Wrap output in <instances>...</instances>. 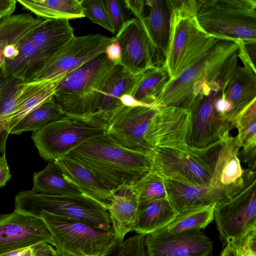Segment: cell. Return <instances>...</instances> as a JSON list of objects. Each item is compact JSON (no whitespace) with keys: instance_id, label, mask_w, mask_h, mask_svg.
I'll list each match as a JSON object with an SVG mask.
<instances>
[{"instance_id":"obj_1","label":"cell","mask_w":256,"mask_h":256,"mask_svg":"<svg viewBox=\"0 0 256 256\" xmlns=\"http://www.w3.org/2000/svg\"><path fill=\"white\" fill-rule=\"evenodd\" d=\"M238 51L236 41L219 40L198 60L174 80H170L154 105L189 110L196 98L222 86L232 76Z\"/></svg>"},{"instance_id":"obj_2","label":"cell","mask_w":256,"mask_h":256,"mask_svg":"<svg viewBox=\"0 0 256 256\" xmlns=\"http://www.w3.org/2000/svg\"><path fill=\"white\" fill-rule=\"evenodd\" d=\"M66 156L86 168L111 190L135 182L150 170L145 154L121 146L106 133L84 141Z\"/></svg>"},{"instance_id":"obj_3","label":"cell","mask_w":256,"mask_h":256,"mask_svg":"<svg viewBox=\"0 0 256 256\" xmlns=\"http://www.w3.org/2000/svg\"><path fill=\"white\" fill-rule=\"evenodd\" d=\"M118 62L102 53L58 82L52 97L66 114L88 116L100 110L104 88Z\"/></svg>"},{"instance_id":"obj_4","label":"cell","mask_w":256,"mask_h":256,"mask_svg":"<svg viewBox=\"0 0 256 256\" xmlns=\"http://www.w3.org/2000/svg\"><path fill=\"white\" fill-rule=\"evenodd\" d=\"M171 10L170 37L164 64L174 80L220 39L206 33L196 17L198 0H168Z\"/></svg>"},{"instance_id":"obj_5","label":"cell","mask_w":256,"mask_h":256,"mask_svg":"<svg viewBox=\"0 0 256 256\" xmlns=\"http://www.w3.org/2000/svg\"><path fill=\"white\" fill-rule=\"evenodd\" d=\"M196 17L202 30L217 38L256 40V0H198Z\"/></svg>"},{"instance_id":"obj_6","label":"cell","mask_w":256,"mask_h":256,"mask_svg":"<svg viewBox=\"0 0 256 256\" xmlns=\"http://www.w3.org/2000/svg\"><path fill=\"white\" fill-rule=\"evenodd\" d=\"M14 205V210L36 217L45 212L77 219L98 228L114 230L108 210L84 194L52 196L32 190L18 193Z\"/></svg>"},{"instance_id":"obj_7","label":"cell","mask_w":256,"mask_h":256,"mask_svg":"<svg viewBox=\"0 0 256 256\" xmlns=\"http://www.w3.org/2000/svg\"><path fill=\"white\" fill-rule=\"evenodd\" d=\"M107 130L106 122L96 116L64 114L34 132L32 138L43 159L54 161L84 141L106 134Z\"/></svg>"},{"instance_id":"obj_8","label":"cell","mask_w":256,"mask_h":256,"mask_svg":"<svg viewBox=\"0 0 256 256\" xmlns=\"http://www.w3.org/2000/svg\"><path fill=\"white\" fill-rule=\"evenodd\" d=\"M53 240L62 256H100L116 241L114 230L93 227L80 220L40 212Z\"/></svg>"},{"instance_id":"obj_9","label":"cell","mask_w":256,"mask_h":256,"mask_svg":"<svg viewBox=\"0 0 256 256\" xmlns=\"http://www.w3.org/2000/svg\"><path fill=\"white\" fill-rule=\"evenodd\" d=\"M244 183L216 204L214 220L224 244H232L256 228V172L244 169Z\"/></svg>"},{"instance_id":"obj_10","label":"cell","mask_w":256,"mask_h":256,"mask_svg":"<svg viewBox=\"0 0 256 256\" xmlns=\"http://www.w3.org/2000/svg\"><path fill=\"white\" fill-rule=\"evenodd\" d=\"M240 148L236 136L230 132L204 148H193L210 172V192L227 196L243 185L244 170L238 158Z\"/></svg>"},{"instance_id":"obj_11","label":"cell","mask_w":256,"mask_h":256,"mask_svg":"<svg viewBox=\"0 0 256 256\" xmlns=\"http://www.w3.org/2000/svg\"><path fill=\"white\" fill-rule=\"evenodd\" d=\"M150 170L163 179L208 188L211 176L192 147H154L146 154Z\"/></svg>"},{"instance_id":"obj_12","label":"cell","mask_w":256,"mask_h":256,"mask_svg":"<svg viewBox=\"0 0 256 256\" xmlns=\"http://www.w3.org/2000/svg\"><path fill=\"white\" fill-rule=\"evenodd\" d=\"M114 40L100 34L74 36L27 83L61 79L105 52Z\"/></svg>"},{"instance_id":"obj_13","label":"cell","mask_w":256,"mask_h":256,"mask_svg":"<svg viewBox=\"0 0 256 256\" xmlns=\"http://www.w3.org/2000/svg\"><path fill=\"white\" fill-rule=\"evenodd\" d=\"M158 108L122 104L106 120V134L121 146L146 154L152 148L145 141L144 136Z\"/></svg>"},{"instance_id":"obj_14","label":"cell","mask_w":256,"mask_h":256,"mask_svg":"<svg viewBox=\"0 0 256 256\" xmlns=\"http://www.w3.org/2000/svg\"><path fill=\"white\" fill-rule=\"evenodd\" d=\"M222 90L198 96L189 110L190 118L186 143L190 146L204 148L229 133L232 124L220 117L214 108L216 98Z\"/></svg>"},{"instance_id":"obj_15","label":"cell","mask_w":256,"mask_h":256,"mask_svg":"<svg viewBox=\"0 0 256 256\" xmlns=\"http://www.w3.org/2000/svg\"><path fill=\"white\" fill-rule=\"evenodd\" d=\"M42 242L54 244L52 234L41 218L16 210L0 215V254Z\"/></svg>"},{"instance_id":"obj_16","label":"cell","mask_w":256,"mask_h":256,"mask_svg":"<svg viewBox=\"0 0 256 256\" xmlns=\"http://www.w3.org/2000/svg\"><path fill=\"white\" fill-rule=\"evenodd\" d=\"M121 50L120 64L134 75L153 66H162L143 27L134 18L128 20L115 35Z\"/></svg>"},{"instance_id":"obj_17","label":"cell","mask_w":256,"mask_h":256,"mask_svg":"<svg viewBox=\"0 0 256 256\" xmlns=\"http://www.w3.org/2000/svg\"><path fill=\"white\" fill-rule=\"evenodd\" d=\"M190 118L188 110L162 106L152 118L144 139L150 148L184 146L187 144Z\"/></svg>"},{"instance_id":"obj_18","label":"cell","mask_w":256,"mask_h":256,"mask_svg":"<svg viewBox=\"0 0 256 256\" xmlns=\"http://www.w3.org/2000/svg\"><path fill=\"white\" fill-rule=\"evenodd\" d=\"M148 256H208L213 244L202 230L168 236H146Z\"/></svg>"},{"instance_id":"obj_19","label":"cell","mask_w":256,"mask_h":256,"mask_svg":"<svg viewBox=\"0 0 256 256\" xmlns=\"http://www.w3.org/2000/svg\"><path fill=\"white\" fill-rule=\"evenodd\" d=\"M170 15L168 0H146L141 13L135 17L143 27L162 66L168 46Z\"/></svg>"},{"instance_id":"obj_20","label":"cell","mask_w":256,"mask_h":256,"mask_svg":"<svg viewBox=\"0 0 256 256\" xmlns=\"http://www.w3.org/2000/svg\"><path fill=\"white\" fill-rule=\"evenodd\" d=\"M112 192L108 210L116 237L124 240L126 234L132 231L139 206L138 196L133 184L120 185Z\"/></svg>"},{"instance_id":"obj_21","label":"cell","mask_w":256,"mask_h":256,"mask_svg":"<svg viewBox=\"0 0 256 256\" xmlns=\"http://www.w3.org/2000/svg\"><path fill=\"white\" fill-rule=\"evenodd\" d=\"M54 162L68 182L108 210L113 198L112 190L105 186L86 168L68 157L64 156Z\"/></svg>"},{"instance_id":"obj_22","label":"cell","mask_w":256,"mask_h":256,"mask_svg":"<svg viewBox=\"0 0 256 256\" xmlns=\"http://www.w3.org/2000/svg\"><path fill=\"white\" fill-rule=\"evenodd\" d=\"M221 95L231 105L228 120L232 122L237 114L256 98V72L248 66L239 65L222 87Z\"/></svg>"},{"instance_id":"obj_23","label":"cell","mask_w":256,"mask_h":256,"mask_svg":"<svg viewBox=\"0 0 256 256\" xmlns=\"http://www.w3.org/2000/svg\"><path fill=\"white\" fill-rule=\"evenodd\" d=\"M168 198L178 212L216 203L224 196L208 188L164 179Z\"/></svg>"},{"instance_id":"obj_24","label":"cell","mask_w":256,"mask_h":256,"mask_svg":"<svg viewBox=\"0 0 256 256\" xmlns=\"http://www.w3.org/2000/svg\"><path fill=\"white\" fill-rule=\"evenodd\" d=\"M61 79L24 84L9 120V132L26 115L52 98Z\"/></svg>"},{"instance_id":"obj_25","label":"cell","mask_w":256,"mask_h":256,"mask_svg":"<svg viewBox=\"0 0 256 256\" xmlns=\"http://www.w3.org/2000/svg\"><path fill=\"white\" fill-rule=\"evenodd\" d=\"M178 212L168 198L139 204L132 231L147 235L166 226Z\"/></svg>"},{"instance_id":"obj_26","label":"cell","mask_w":256,"mask_h":256,"mask_svg":"<svg viewBox=\"0 0 256 256\" xmlns=\"http://www.w3.org/2000/svg\"><path fill=\"white\" fill-rule=\"evenodd\" d=\"M74 36L69 20L44 19L26 38L37 47L58 52Z\"/></svg>"},{"instance_id":"obj_27","label":"cell","mask_w":256,"mask_h":256,"mask_svg":"<svg viewBox=\"0 0 256 256\" xmlns=\"http://www.w3.org/2000/svg\"><path fill=\"white\" fill-rule=\"evenodd\" d=\"M139 75L132 74L118 64L107 82L100 108L95 116L106 122L110 114L122 105L120 98L125 94L132 96Z\"/></svg>"},{"instance_id":"obj_28","label":"cell","mask_w":256,"mask_h":256,"mask_svg":"<svg viewBox=\"0 0 256 256\" xmlns=\"http://www.w3.org/2000/svg\"><path fill=\"white\" fill-rule=\"evenodd\" d=\"M83 0H18L24 8L44 19L68 20L85 17Z\"/></svg>"},{"instance_id":"obj_29","label":"cell","mask_w":256,"mask_h":256,"mask_svg":"<svg viewBox=\"0 0 256 256\" xmlns=\"http://www.w3.org/2000/svg\"><path fill=\"white\" fill-rule=\"evenodd\" d=\"M44 20L27 13L12 14L0 20V67L4 64L6 48L20 43Z\"/></svg>"},{"instance_id":"obj_30","label":"cell","mask_w":256,"mask_h":256,"mask_svg":"<svg viewBox=\"0 0 256 256\" xmlns=\"http://www.w3.org/2000/svg\"><path fill=\"white\" fill-rule=\"evenodd\" d=\"M32 190L52 196L81 195L82 192L68 182L54 161H49L42 170L33 176Z\"/></svg>"},{"instance_id":"obj_31","label":"cell","mask_w":256,"mask_h":256,"mask_svg":"<svg viewBox=\"0 0 256 256\" xmlns=\"http://www.w3.org/2000/svg\"><path fill=\"white\" fill-rule=\"evenodd\" d=\"M215 205L211 204L178 212L168 224L151 234L163 236L202 230L214 220Z\"/></svg>"},{"instance_id":"obj_32","label":"cell","mask_w":256,"mask_h":256,"mask_svg":"<svg viewBox=\"0 0 256 256\" xmlns=\"http://www.w3.org/2000/svg\"><path fill=\"white\" fill-rule=\"evenodd\" d=\"M170 80L164 66L149 68L140 74L132 96L142 102L155 106Z\"/></svg>"},{"instance_id":"obj_33","label":"cell","mask_w":256,"mask_h":256,"mask_svg":"<svg viewBox=\"0 0 256 256\" xmlns=\"http://www.w3.org/2000/svg\"><path fill=\"white\" fill-rule=\"evenodd\" d=\"M24 83L9 74L4 66L0 67V128L8 130L11 114Z\"/></svg>"},{"instance_id":"obj_34","label":"cell","mask_w":256,"mask_h":256,"mask_svg":"<svg viewBox=\"0 0 256 256\" xmlns=\"http://www.w3.org/2000/svg\"><path fill=\"white\" fill-rule=\"evenodd\" d=\"M64 114L52 98L24 117L10 130V134H18L26 131L36 132Z\"/></svg>"},{"instance_id":"obj_35","label":"cell","mask_w":256,"mask_h":256,"mask_svg":"<svg viewBox=\"0 0 256 256\" xmlns=\"http://www.w3.org/2000/svg\"><path fill=\"white\" fill-rule=\"evenodd\" d=\"M133 185L138 196L139 204L168 198L164 180L150 170Z\"/></svg>"},{"instance_id":"obj_36","label":"cell","mask_w":256,"mask_h":256,"mask_svg":"<svg viewBox=\"0 0 256 256\" xmlns=\"http://www.w3.org/2000/svg\"><path fill=\"white\" fill-rule=\"evenodd\" d=\"M82 6L84 16L90 20L115 34L114 29L109 17L104 0H83Z\"/></svg>"},{"instance_id":"obj_37","label":"cell","mask_w":256,"mask_h":256,"mask_svg":"<svg viewBox=\"0 0 256 256\" xmlns=\"http://www.w3.org/2000/svg\"><path fill=\"white\" fill-rule=\"evenodd\" d=\"M110 20L115 31V35L122 29L129 19L126 17V10L124 0H104Z\"/></svg>"},{"instance_id":"obj_38","label":"cell","mask_w":256,"mask_h":256,"mask_svg":"<svg viewBox=\"0 0 256 256\" xmlns=\"http://www.w3.org/2000/svg\"><path fill=\"white\" fill-rule=\"evenodd\" d=\"M146 236L136 234L124 240L120 256H148L144 242Z\"/></svg>"},{"instance_id":"obj_39","label":"cell","mask_w":256,"mask_h":256,"mask_svg":"<svg viewBox=\"0 0 256 256\" xmlns=\"http://www.w3.org/2000/svg\"><path fill=\"white\" fill-rule=\"evenodd\" d=\"M238 57L243 65L256 70V40H237Z\"/></svg>"},{"instance_id":"obj_40","label":"cell","mask_w":256,"mask_h":256,"mask_svg":"<svg viewBox=\"0 0 256 256\" xmlns=\"http://www.w3.org/2000/svg\"><path fill=\"white\" fill-rule=\"evenodd\" d=\"M231 246L236 249L237 256H256V228Z\"/></svg>"},{"instance_id":"obj_41","label":"cell","mask_w":256,"mask_h":256,"mask_svg":"<svg viewBox=\"0 0 256 256\" xmlns=\"http://www.w3.org/2000/svg\"><path fill=\"white\" fill-rule=\"evenodd\" d=\"M254 120H256V98L238 113L232 122L234 128L240 131Z\"/></svg>"},{"instance_id":"obj_42","label":"cell","mask_w":256,"mask_h":256,"mask_svg":"<svg viewBox=\"0 0 256 256\" xmlns=\"http://www.w3.org/2000/svg\"><path fill=\"white\" fill-rule=\"evenodd\" d=\"M236 136L240 148L256 144V120L252 122L244 128L238 131Z\"/></svg>"},{"instance_id":"obj_43","label":"cell","mask_w":256,"mask_h":256,"mask_svg":"<svg viewBox=\"0 0 256 256\" xmlns=\"http://www.w3.org/2000/svg\"><path fill=\"white\" fill-rule=\"evenodd\" d=\"M240 162L244 163L248 168L256 171V144L241 148L238 152Z\"/></svg>"},{"instance_id":"obj_44","label":"cell","mask_w":256,"mask_h":256,"mask_svg":"<svg viewBox=\"0 0 256 256\" xmlns=\"http://www.w3.org/2000/svg\"><path fill=\"white\" fill-rule=\"evenodd\" d=\"M33 256H62L52 245L42 242L31 246Z\"/></svg>"},{"instance_id":"obj_45","label":"cell","mask_w":256,"mask_h":256,"mask_svg":"<svg viewBox=\"0 0 256 256\" xmlns=\"http://www.w3.org/2000/svg\"><path fill=\"white\" fill-rule=\"evenodd\" d=\"M105 53L108 60L114 62H118L121 56L120 46L115 39L106 47Z\"/></svg>"},{"instance_id":"obj_46","label":"cell","mask_w":256,"mask_h":256,"mask_svg":"<svg viewBox=\"0 0 256 256\" xmlns=\"http://www.w3.org/2000/svg\"><path fill=\"white\" fill-rule=\"evenodd\" d=\"M12 176L6 158V154H0V188L5 186Z\"/></svg>"},{"instance_id":"obj_47","label":"cell","mask_w":256,"mask_h":256,"mask_svg":"<svg viewBox=\"0 0 256 256\" xmlns=\"http://www.w3.org/2000/svg\"><path fill=\"white\" fill-rule=\"evenodd\" d=\"M119 99L122 104L128 107L145 106L154 108H160L162 107L142 102L136 100L132 95L128 94L122 95Z\"/></svg>"},{"instance_id":"obj_48","label":"cell","mask_w":256,"mask_h":256,"mask_svg":"<svg viewBox=\"0 0 256 256\" xmlns=\"http://www.w3.org/2000/svg\"><path fill=\"white\" fill-rule=\"evenodd\" d=\"M15 0H0V14L2 17L12 15L16 8Z\"/></svg>"},{"instance_id":"obj_49","label":"cell","mask_w":256,"mask_h":256,"mask_svg":"<svg viewBox=\"0 0 256 256\" xmlns=\"http://www.w3.org/2000/svg\"><path fill=\"white\" fill-rule=\"evenodd\" d=\"M124 240L117 239L116 241L104 254L100 256H120L121 245Z\"/></svg>"},{"instance_id":"obj_50","label":"cell","mask_w":256,"mask_h":256,"mask_svg":"<svg viewBox=\"0 0 256 256\" xmlns=\"http://www.w3.org/2000/svg\"><path fill=\"white\" fill-rule=\"evenodd\" d=\"M30 248V247H29ZM29 248L0 254V256H20Z\"/></svg>"},{"instance_id":"obj_51","label":"cell","mask_w":256,"mask_h":256,"mask_svg":"<svg viewBox=\"0 0 256 256\" xmlns=\"http://www.w3.org/2000/svg\"><path fill=\"white\" fill-rule=\"evenodd\" d=\"M20 256H33L32 250L31 246Z\"/></svg>"},{"instance_id":"obj_52","label":"cell","mask_w":256,"mask_h":256,"mask_svg":"<svg viewBox=\"0 0 256 256\" xmlns=\"http://www.w3.org/2000/svg\"><path fill=\"white\" fill-rule=\"evenodd\" d=\"M2 18H3V17H2V16L1 14H0V20Z\"/></svg>"},{"instance_id":"obj_53","label":"cell","mask_w":256,"mask_h":256,"mask_svg":"<svg viewBox=\"0 0 256 256\" xmlns=\"http://www.w3.org/2000/svg\"><path fill=\"white\" fill-rule=\"evenodd\" d=\"M213 256V255H212V254H210V255H209V256Z\"/></svg>"}]
</instances>
